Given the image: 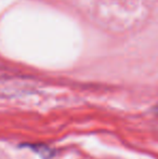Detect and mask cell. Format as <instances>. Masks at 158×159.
<instances>
[{
  "label": "cell",
  "mask_w": 158,
  "mask_h": 159,
  "mask_svg": "<svg viewBox=\"0 0 158 159\" xmlns=\"http://www.w3.org/2000/svg\"><path fill=\"white\" fill-rule=\"evenodd\" d=\"M30 148H33L37 154H39L43 159H50L51 157H53L54 155V152L50 148L49 146L43 144H35V145H30Z\"/></svg>",
  "instance_id": "obj_1"
}]
</instances>
